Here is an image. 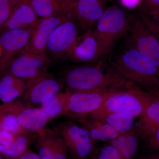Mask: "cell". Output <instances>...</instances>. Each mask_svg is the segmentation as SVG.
Returning <instances> with one entry per match:
<instances>
[{
	"label": "cell",
	"instance_id": "obj_23",
	"mask_svg": "<svg viewBox=\"0 0 159 159\" xmlns=\"http://www.w3.org/2000/svg\"><path fill=\"white\" fill-rule=\"evenodd\" d=\"M70 92L61 91L41 104L39 108L45 114L49 120L64 115Z\"/></svg>",
	"mask_w": 159,
	"mask_h": 159
},
{
	"label": "cell",
	"instance_id": "obj_22",
	"mask_svg": "<svg viewBox=\"0 0 159 159\" xmlns=\"http://www.w3.org/2000/svg\"><path fill=\"white\" fill-rule=\"evenodd\" d=\"M139 137L136 129L125 134H120L119 137L111 142L124 157L131 159L137 152L139 146Z\"/></svg>",
	"mask_w": 159,
	"mask_h": 159
},
{
	"label": "cell",
	"instance_id": "obj_25",
	"mask_svg": "<svg viewBox=\"0 0 159 159\" xmlns=\"http://www.w3.org/2000/svg\"><path fill=\"white\" fill-rule=\"evenodd\" d=\"M0 129L15 136L29 132L20 126L16 116L10 110L7 103L0 106Z\"/></svg>",
	"mask_w": 159,
	"mask_h": 159
},
{
	"label": "cell",
	"instance_id": "obj_12",
	"mask_svg": "<svg viewBox=\"0 0 159 159\" xmlns=\"http://www.w3.org/2000/svg\"><path fill=\"white\" fill-rule=\"evenodd\" d=\"M70 19L74 20L64 14L39 18L32 28L30 42L26 48L41 54L46 53L48 40L53 31L61 24Z\"/></svg>",
	"mask_w": 159,
	"mask_h": 159
},
{
	"label": "cell",
	"instance_id": "obj_31",
	"mask_svg": "<svg viewBox=\"0 0 159 159\" xmlns=\"http://www.w3.org/2000/svg\"><path fill=\"white\" fill-rule=\"evenodd\" d=\"M140 17L148 29L159 40V23L148 16L140 13Z\"/></svg>",
	"mask_w": 159,
	"mask_h": 159
},
{
	"label": "cell",
	"instance_id": "obj_2",
	"mask_svg": "<svg viewBox=\"0 0 159 159\" xmlns=\"http://www.w3.org/2000/svg\"><path fill=\"white\" fill-rule=\"evenodd\" d=\"M111 66L122 77L159 98V70L128 44L112 61Z\"/></svg>",
	"mask_w": 159,
	"mask_h": 159
},
{
	"label": "cell",
	"instance_id": "obj_9",
	"mask_svg": "<svg viewBox=\"0 0 159 159\" xmlns=\"http://www.w3.org/2000/svg\"><path fill=\"white\" fill-rule=\"evenodd\" d=\"M32 28L1 32L2 55L0 59V73L5 72L11 61L27 48L30 42Z\"/></svg>",
	"mask_w": 159,
	"mask_h": 159
},
{
	"label": "cell",
	"instance_id": "obj_36",
	"mask_svg": "<svg viewBox=\"0 0 159 159\" xmlns=\"http://www.w3.org/2000/svg\"><path fill=\"white\" fill-rule=\"evenodd\" d=\"M148 159H159V152L152 154Z\"/></svg>",
	"mask_w": 159,
	"mask_h": 159
},
{
	"label": "cell",
	"instance_id": "obj_26",
	"mask_svg": "<svg viewBox=\"0 0 159 159\" xmlns=\"http://www.w3.org/2000/svg\"><path fill=\"white\" fill-rule=\"evenodd\" d=\"M134 118L129 114L112 113L107 115L100 121L106 122L119 133L122 134L131 130Z\"/></svg>",
	"mask_w": 159,
	"mask_h": 159
},
{
	"label": "cell",
	"instance_id": "obj_14",
	"mask_svg": "<svg viewBox=\"0 0 159 159\" xmlns=\"http://www.w3.org/2000/svg\"><path fill=\"white\" fill-rule=\"evenodd\" d=\"M68 57L75 62L93 64L99 61L102 55L93 31L90 29L78 36Z\"/></svg>",
	"mask_w": 159,
	"mask_h": 159
},
{
	"label": "cell",
	"instance_id": "obj_39",
	"mask_svg": "<svg viewBox=\"0 0 159 159\" xmlns=\"http://www.w3.org/2000/svg\"><path fill=\"white\" fill-rule=\"evenodd\" d=\"M31 0H28V2H29V4H30V2H31Z\"/></svg>",
	"mask_w": 159,
	"mask_h": 159
},
{
	"label": "cell",
	"instance_id": "obj_10",
	"mask_svg": "<svg viewBox=\"0 0 159 159\" xmlns=\"http://www.w3.org/2000/svg\"><path fill=\"white\" fill-rule=\"evenodd\" d=\"M78 34V28L75 21L71 19L66 21L57 26L50 35L46 51L55 58L68 56Z\"/></svg>",
	"mask_w": 159,
	"mask_h": 159
},
{
	"label": "cell",
	"instance_id": "obj_27",
	"mask_svg": "<svg viewBox=\"0 0 159 159\" xmlns=\"http://www.w3.org/2000/svg\"><path fill=\"white\" fill-rule=\"evenodd\" d=\"M26 3H29L28 0H0V28L19 6Z\"/></svg>",
	"mask_w": 159,
	"mask_h": 159
},
{
	"label": "cell",
	"instance_id": "obj_20",
	"mask_svg": "<svg viewBox=\"0 0 159 159\" xmlns=\"http://www.w3.org/2000/svg\"><path fill=\"white\" fill-rule=\"evenodd\" d=\"M27 86V80L5 73L0 78V100L4 103L13 102L23 96Z\"/></svg>",
	"mask_w": 159,
	"mask_h": 159
},
{
	"label": "cell",
	"instance_id": "obj_40",
	"mask_svg": "<svg viewBox=\"0 0 159 159\" xmlns=\"http://www.w3.org/2000/svg\"><path fill=\"white\" fill-rule=\"evenodd\" d=\"M82 159H88L87 158H84Z\"/></svg>",
	"mask_w": 159,
	"mask_h": 159
},
{
	"label": "cell",
	"instance_id": "obj_18",
	"mask_svg": "<svg viewBox=\"0 0 159 159\" xmlns=\"http://www.w3.org/2000/svg\"><path fill=\"white\" fill-rule=\"evenodd\" d=\"M159 128V98L147 105L140 115L136 128L139 138L145 142Z\"/></svg>",
	"mask_w": 159,
	"mask_h": 159
},
{
	"label": "cell",
	"instance_id": "obj_4",
	"mask_svg": "<svg viewBox=\"0 0 159 159\" xmlns=\"http://www.w3.org/2000/svg\"><path fill=\"white\" fill-rule=\"evenodd\" d=\"M157 97L139 87L119 91L87 116L99 120L112 113L127 114L136 117L140 116L147 105Z\"/></svg>",
	"mask_w": 159,
	"mask_h": 159
},
{
	"label": "cell",
	"instance_id": "obj_33",
	"mask_svg": "<svg viewBox=\"0 0 159 159\" xmlns=\"http://www.w3.org/2000/svg\"><path fill=\"white\" fill-rule=\"evenodd\" d=\"M123 6L132 9L140 5L141 0H120Z\"/></svg>",
	"mask_w": 159,
	"mask_h": 159
},
{
	"label": "cell",
	"instance_id": "obj_11",
	"mask_svg": "<svg viewBox=\"0 0 159 159\" xmlns=\"http://www.w3.org/2000/svg\"><path fill=\"white\" fill-rule=\"evenodd\" d=\"M27 89L23 94L28 103L41 104L62 91V84L48 73L27 80Z\"/></svg>",
	"mask_w": 159,
	"mask_h": 159
},
{
	"label": "cell",
	"instance_id": "obj_16",
	"mask_svg": "<svg viewBox=\"0 0 159 159\" xmlns=\"http://www.w3.org/2000/svg\"><path fill=\"white\" fill-rule=\"evenodd\" d=\"M36 148L41 159H68V150L57 133L46 129L37 134Z\"/></svg>",
	"mask_w": 159,
	"mask_h": 159
},
{
	"label": "cell",
	"instance_id": "obj_34",
	"mask_svg": "<svg viewBox=\"0 0 159 159\" xmlns=\"http://www.w3.org/2000/svg\"><path fill=\"white\" fill-rule=\"evenodd\" d=\"M17 159H41L38 154L31 150H27Z\"/></svg>",
	"mask_w": 159,
	"mask_h": 159
},
{
	"label": "cell",
	"instance_id": "obj_3",
	"mask_svg": "<svg viewBox=\"0 0 159 159\" xmlns=\"http://www.w3.org/2000/svg\"><path fill=\"white\" fill-rule=\"evenodd\" d=\"M135 18L120 6L105 9L93 31L102 56L110 54L119 40L128 34Z\"/></svg>",
	"mask_w": 159,
	"mask_h": 159
},
{
	"label": "cell",
	"instance_id": "obj_19",
	"mask_svg": "<svg viewBox=\"0 0 159 159\" xmlns=\"http://www.w3.org/2000/svg\"><path fill=\"white\" fill-rule=\"evenodd\" d=\"M39 18L29 3L23 4L14 11L8 20L0 28V32L32 28Z\"/></svg>",
	"mask_w": 159,
	"mask_h": 159
},
{
	"label": "cell",
	"instance_id": "obj_5",
	"mask_svg": "<svg viewBox=\"0 0 159 159\" xmlns=\"http://www.w3.org/2000/svg\"><path fill=\"white\" fill-rule=\"evenodd\" d=\"M51 64L46 53L25 48L11 61L5 72L24 80H30L48 74Z\"/></svg>",
	"mask_w": 159,
	"mask_h": 159
},
{
	"label": "cell",
	"instance_id": "obj_28",
	"mask_svg": "<svg viewBox=\"0 0 159 159\" xmlns=\"http://www.w3.org/2000/svg\"><path fill=\"white\" fill-rule=\"evenodd\" d=\"M140 13L151 16L159 11V0H141Z\"/></svg>",
	"mask_w": 159,
	"mask_h": 159
},
{
	"label": "cell",
	"instance_id": "obj_7",
	"mask_svg": "<svg viewBox=\"0 0 159 159\" xmlns=\"http://www.w3.org/2000/svg\"><path fill=\"white\" fill-rule=\"evenodd\" d=\"M127 35L128 44L136 49L159 70V40L140 16L135 18Z\"/></svg>",
	"mask_w": 159,
	"mask_h": 159
},
{
	"label": "cell",
	"instance_id": "obj_32",
	"mask_svg": "<svg viewBox=\"0 0 159 159\" xmlns=\"http://www.w3.org/2000/svg\"><path fill=\"white\" fill-rule=\"evenodd\" d=\"M16 136L13 134L0 129V145H8L14 140Z\"/></svg>",
	"mask_w": 159,
	"mask_h": 159
},
{
	"label": "cell",
	"instance_id": "obj_38",
	"mask_svg": "<svg viewBox=\"0 0 159 159\" xmlns=\"http://www.w3.org/2000/svg\"><path fill=\"white\" fill-rule=\"evenodd\" d=\"M0 159H2V155L0 154Z\"/></svg>",
	"mask_w": 159,
	"mask_h": 159
},
{
	"label": "cell",
	"instance_id": "obj_8",
	"mask_svg": "<svg viewBox=\"0 0 159 159\" xmlns=\"http://www.w3.org/2000/svg\"><path fill=\"white\" fill-rule=\"evenodd\" d=\"M57 134L62 139L68 152L77 159L87 158L93 149V139L89 131L72 122L60 124Z\"/></svg>",
	"mask_w": 159,
	"mask_h": 159
},
{
	"label": "cell",
	"instance_id": "obj_24",
	"mask_svg": "<svg viewBox=\"0 0 159 159\" xmlns=\"http://www.w3.org/2000/svg\"><path fill=\"white\" fill-rule=\"evenodd\" d=\"M29 133L20 134L8 145H0V154L9 159H17L28 150L30 145Z\"/></svg>",
	"mask_w": 159,
	"mask_h": 159
},
{
	"label": "cell",
	"instance_id": "obj_21",
	"mask_svg": "<svg viewBox=\"0 0 159 159\" xmlns=\"http://www.w3.org/2000/svg\"><path fill=\"white\" fill-rule=\"evenodd\" d=\"M79 121L89 131L93 140L113 141L120 134L111 125L100 120L84 117L80 118Z\"/></svg>",
	"mask_w": 159,
	"mask_h": 159
},
{
	"label": "cell",
	"instance_id": "obj_42",
	"mask_svg": "<svg viewBox=\"0 0 159 159\" xmlns=\"http://www.w3.org/2000/svg\"><path fill=\"white\" fill-rule=\"evenodd\" d=\"M102 1H103V0H102Z\"/></svg>",
	"mask_w": 159,
	"mask_h": 159
},
{
	"label": "cell",
	"instance_id": "obj_13",
	"mask_svg": "<svg viewBox=\"0 0 159 159\" xmlns=\"http://www.w3.org/2000/svg\"><path fill=\"white\" fill-rule=\"evenodd\" d=\"M8 103L22 128L37 134L45 130L44 127L49 119L39 107H32L29 103L20 101Z\"/></svg>",
	"mask_w": 159,
	"mask_h": 159
},
{
	"label": "cell",
	"instance_id": "obj_35",
	"mask_svg": "<svg viewBox=\"0 0 159 159\" xmlns=\"http://www.w3.org/2000/svg\"><path fill=\"white\" fill-rule=\"evenodd\" d=\"M149 17L152 18L154 20L156 21L157 22L159 23V11L157 12L155 14H153L152 16H149Z\"/></svg>",
	"mask_w": 159,
	"mask_h": 159
},
{
	"label": "cell",
	"instance_id": "obj_6",
	"mask_svg": "<svg viewBox=\"0 0 159 159\" xmlns=\"http://www.w3.org/2000/svg\"><path fill=\"white\" fill-rule=\"evenodd\" d=\"M117 92L109 90L70 92L64 115L79 119L87 116Z\"/></svg>",
	"mask_w": 159,
	"mask_h": 159
},
{
	"label": "cell",
	"instance_id": "obj_17",
	"mask_svg": "<svg viewBox=\"0 0 159 159\" xmlns=\"http://www.w3.org/2000/svg\"><path fill=\"white\" fill-rule=\"evenodd\" d=\"M76 0H31L30 6L39 18L64 14L74 19V6Z\"/></svg>",
	"mask_w": 159,
	"mask_h": 159
},
{
	"label": "cell",
	"instance_id": "obj_15",
	"mask_svg": "<svg viewBox=\"0 0 159 159\" xmlns=\"http://www.w3.org/2000/svg\"><path fill=\"white\" fill-rule=\"evenodd\" d=\"M105 10L102 0H76L74 20L77 27L85 32L96 25Z\"/></svg>",
	"mask_w": 159,
	"mask_h": 159
},
{
	"label": "cell",
	"instance_id": "obj_37",
	"mask_svg": "<svg viewBox=\"0 0 159 159\" xmlns=\"http://www.w3.org/2000/svg\"><path fill=\"white\" fill-rule=\"evenodd\" d=\"M2 55V47H1V43H0V59H1V57Z\"/></svg>",
	"mask_w": 159,
	"mask_h": 159
},
{
	"label": "cell",
	"instance_id": "obj_1",
	"mask_svg": "<svg viewBox=\"0 0 159 159\" xmlns=\"http://www.w3.org/2000/svg\"><path fill=\"white\" fill-rule=\"evenodd\" d=\"M63 82L70 92L109 90L120 91L138 87L101 61L93 64L74 66L66 70Z\"/></svg>",
	"mask_w": 159,
	"mask_h": 159
},
{
	"label": "cell",
	"instance_id": "obj_41",
	"mask_svg": "<svg viewBox=\"0 0 159 159\" xmlns=\"http://www.w3.org/2000/svg\"></svg>",
	"mask_w": 159,
	"mask_h": 159
},
{
	"label": "cell",
	"instance_id": "obj_30",
	"mask_svg": "<svg viewBox=\"0 0 159 159\" xmlns=\"http://www.w3.org/2000/svg\"><path fill=\"white\" fill-rule=\"evenodd\" d=\"M147 150L152 152L159 150V128L148 139L145 141Z\"/></svg>",
	"mask_w": 159,
	"mask_h": 159
},
{
	"label": "cell",
	"instance_id": "obj_29",
	"mask_svg": "<svg viewBox=\"0 0 159 159\" xmlns=\"http://www.w3.org/2000/svg\"><path fill=\"white\" fill-rule=\"evenodd\" d=\"M98 159H127L112 145H106L99 151Z\"/></svg>",
	"mask_w": 159,
	"mask_h": 159
}]
</instances>
